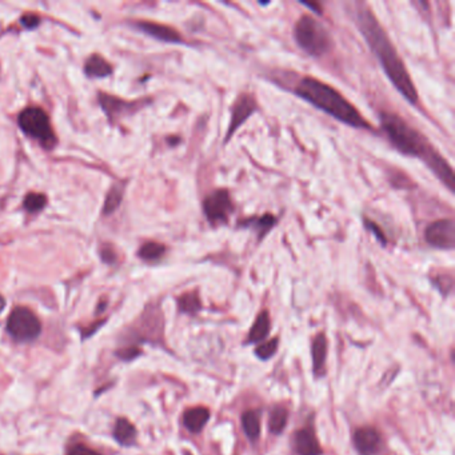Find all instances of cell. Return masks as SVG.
<instances>
[{
    "label": "cell",
    "mask_w": 455,
    "mask_h": 455,
    "mask_svg": "<svg viewBox=\"0 0 455 455\" xmlns=\"http://www.w3.org/2000/svg\"><path fill=\"white\" fill-rule=\"evenodd\" d=\"M357 24L369 44L371 51L378 58L383 71L390 79L394 87L402 94V96L412 105L418 103V92L412 83L410 74L395 50L389 35L379 24L375 15L368 7H361L357 11Z\"/></svg>",
    "instance_id": "cell-1"
},
{
    "label": "cell",
    "mask_w": 455,
    "mask_h": 455,
    "mask_svg": "<svg viewBox=\"0 0 455 455\" xmlns=\"http://www.w3.org/2000/svg\"><path fill=\"white\" fill-rule=\"evenodd\" d=\"M381 125L396 150L422 159L441 182H443L452 193L454 191V173L452 166L435 151L419 131L412 129L405 119L392 112H381Z\"/></svg>",
    "instance_id": "cell-2"
},
{
    "label": "cell",
    "mask_w": 455,
    "mask_h": 455,
    "mask_svg": "<svg viewBox=\"0 0 455 455\" xmlns=\"http://www.w3.org/2000/svg\"><path fill=\"white\" fill-rule=\"evenodd\" d=\"M295 92L306 102L331 115L337 120L354 129L371 130V125L363 118V115L334 87L328 86L315 78L306 76L298 83Z\"/></svg>",
    "instance_id": "cell-3"
},
{
    "label": "cell",
    "mask_w": 455,
    "mask_h": 455,
    "mask_svg": "<svg viewBox=\"0 0 455 455\" xmlns=\"http://www.w3.org/2000/svg\"><path fill=\"white\" fill-rule=\"evenodd\" d=\"M294 39L310 56H324L334 45L332 38L322 23L304 15L294 27Z\"/></svg>",
    "instance_id": "cell-4"
},
{
    "label": "cell",
    "mask_w": 455,
    "mask_h": 455,
    "mask_svg": "<svg viewBox=\"0 0 455 455\" xmlns=\"http://www.w3.org/2000/svg\"><path fill=\"white\" fill-rule=\"evenodd\" d=\"M6 330L17 342H32L42 334V322L34 311L18 306L8 315Z\"/></svg>",
    "instance_id": "cell-5"
},
{
    "label": "cell",
    "mask_w": 455,
    "mask_h": 455,
    "mask_svg": "<svg viewBox=\"0 0 455 455\" xmlns=\"http://www.w3.org/2000/svg\"><path fill=\"white\" fill-rule=\"evenodd\" d=\"M18 123L23 132L39 140L44 147L51 149L55 142V134L51 129L50 119L43 109L38 107H28L19 114Z\"/></svg>",
    "instance_id": "cell-6"
},
{
    "label": "cell",
    "mask_w": 455,
    "mask_h": 455,
    "mask_svg": "<svg viewBox=\"0 0 455 455\" xmlns=\"http://www.w3.org/2000/svg\"><path fill=\"white\" fill-rule=\"evenodd\" d=\"M203 211L213 226L227 223L234 211L230 193L227 190H215L211 193L203 202Z\"/></svg>",
    "instance_id": "cell-7"
},
{
    "label": "cell",
    "mask_w": 455,
    "mask_h": 455,
    "mask_svg": "<svg viewBox=\"0 0 455 455\" xmlns=\"http://www.w3.org/2000/svg\"><path fill=\"white\" fill-rule=\"evenodd\" d=\"M426 242L439 250H453L455 246V224L453 219H439L425 231Z\"/></svg>",
    "instance_id": "cell-8"
},
{
    "label": "cell",
    "mask_w": 455,
    "mask_h": 455,
    "mask_svg": "<svg viewBox=\"0 0 455 455\" xmlns=\"http://www.w3.org/2000/svg\"><path fill=\"white\" fill-rule=\"evenodd\" d=\"M257 109H258V105L253 95H250V94L239 95L237 102L233 106L231 120H230L229 130L226 135V142H229L233 138L235 131L238 130L239 127L257 111Z\"/></svg>",
    "instance_id": "cell-9"
},
{
    "label": "cell",
    "mask_w": 455,
    "mask_h": 455,
    "mask_svg": "<svg viewBox=\"0 0 455 455\" xmlns=\"http://www.w3.org/2000/svg\"><path fill=\"white\" fill-rule=\"evenodd\" d=\"M381 434L371 427H359L354 434V445L359 455H377L381 449Z\"/></svg>",
    "instance_id": "cell-10"
},
{
    "label": "cell",
    "mask_w": 455,
    "mask_h": 455,
    "mask_svg": "<svg viewBox=\"0 0 455 455\" xmlns=\"http://www.w3.org/2000/svg\"><path fill=\"white\" fill-rule=\"evenodd\" d=\"M294 450L298 455H321L322 447L315 436V433L310 427H304L294 434L293 439Z\"/></svg>",
    "instance_id": "cell-11"
},
{
    "label": "cell",
    "mask_w": 455,
    "mask_h": 455,
    "mask_svg": "<svg viewBox=\"0 0 455 455\" xmlns=\"http://www.w3.org/2000/svg\"><path fill=\"white\" fill-rule=\"evenodd\" d=\"M136 27L142 30L145 34L150 35L152 38L166 42V43H180L182 36L178 34L171 27L159 24L154 22H139L136 23Z\"/></svg>",
    "instance_id": "cell-12"
},
{
    "label": "cell",
    "mask_w": 455,
    "mask_h": 455,
    "mask_svg": "<svg viewBox=\"0 0 455 455\" xmlns=\"http://www.w3.org/2000/svg\"><path fill=\"white\" fill-rule=\"evenodd\" d=\"M210 416H211V414L206 408H202V406L191 408L183 414V425L186 426V429L189 432L199 434L207 425Z\"/></svg>",
    "instance_id": "cell-13"
},
{
    "label": "cell",
    "mask_w": 455,
    "mask_h": 455,
    "mask_svg": "<svg viewBox=\"0 0 455 455\" xmlns=\"http://www.w3.org/2000/svg\"><path fill=\"white\" fill-rule=\"evenodd\" d=\"M114 439L122 446H131L135 443L138 432L127 418H118L112 430Z\"/></svg>",
    "instance_id": "cell-14"
},
{
    "label": "cell",
    "mask_w": 455,
    "mask_h": 455,
    "mask_svg": "<svg viewBox=\"0 0 455 455\" xmlns=\"http://www.w3.org/2000/svg\"><path fill=\"white\" fill-rule=\"evenodd\" d=\"M271 328V322H270V315L268 311H262L260 315L257 317L254 325L251 326L250 332H248V342L250 343H258L260 341L266 339Z\"/></svg>",
    "instance_id": "cell-15"
},
{
    "label": "cell",
    "mask_w": 455,
    "mask_h": 455,
    "mask_svg": "<svg viewBox=\"0 0 455 455\" xmlns=\"http://www.w3.org/2000/svg\"><path fill=\"white\" fill-rule=\"evenodd\" d=\"M313 355V366L315 372H322L325 369L326 358H327V339L324 334L315 337L311 348Z\"/></svg>",
    "instance_id": "cell-16"
},
{
    "label": "cell",
    "mask_w": 455,
    "mask_h": 455,
    "mask_svg": "<svg viewBox=\"0 0 455 455\" xmlns=\"http://www.w3.org/2000/svg\"><path fill=\"white\" fill-rule=\"evenodd\" d=\"M87 76L106 78L112 72V67L100 55H92L85 65Z\"/></svg>",
    "instance_id": "cell-17"
},
{
    "label": "cell",
    "mask_w": 455,
    "mask_h": 455,
    "mask_svg": "<svg viewBox=\"0 0 455 455\" xmlns=\"http://www.w3.org/2000/svg\"><path fill=\"white\" fill-rule=\"evenodd\" d=\"M277 223V219L270 215V214H266L263 217L258 218H248V219H244L239 223L240 227H250V229H255L258 231V235L260 238H263Z\"/></svg>",
    "instance_id": "cell-18"
},
{
    "label": "cell",
    "mask_w": 455,
    "mask_h": 455,
    "mask_svg": "<svg viewBox=\"0 0 455 455\" xmlns=\"http://www.w3.org/2000/svg\"><path fill=\"white\" fill-rule=\"evenodd\" d=\"M242 427L246 436L255 442L260 435V412L254 410H248L242 415Z\"/></svg>",
    "instance_id": "cell-19"
},
{
    "label": "cell",
    "mask_w": 455,
    "mask_h": 455,
    "mask_svg": "<svg viewBox=\"0 0 455 455\" xmlns=\"http://www.w3.org/2000/svg\"><path fill=\"white\" fill-rule=\"evenodd\" d=\"M178 307H179L180 313H184V314H189V315H195L202 308V302H200L199 294L196 291L183 294L178 299Z\"/></svg>",
    "instance_id": "cell-20"
},
{
    "label": "cell",
    "mask_w": 455,
    "mask_h": 455,
    "mask_svg": "<svg viewBox=\"0 0 455 455\" xmlns=\"http://www.w3.org/2000/svg\"><path fill=\"white\" fill-rule=\"evenodd\" d=\"M287 421H288V412L282 406H275L270 412V418H268L270 432L275 435L282 434L287 426Z\"/></svg>",
    "instance_id": "cell-21"
},
{
    "label": "cell",
    "mask_w": 455,
    "mask_h": 455,
    "mask_svg": "<svg viewBox=\"0 0 455 455\" xmlns=\"http://www.w3.org/2000/svg\"><path fill=\"white\" fill-rule=\"evenodd\" d=\"M99 100H100L102 107L107 112L109 118H115V116L120 115L123 111H126V109H129V107H130V105H127L123 100L116 99V98H114L111 95L102 94L100 98H99Z\"/></svg>",
    "instance_id": "cell-22"
},
{
    "label": "cell",
    "mask_w": 455,
    "mask_h": 455,
    "mask_svg": "<svg viewBox=\"0 0 455 455\" xmlns=\"http://www.w3.org/2000/svg\"><path fill=\"white\" fill-rule=\"evenodd\" d=\"M165 253H166V247L163 244L156 242H149L143 244L142 248L139 250V257L147 262H155L160 260L165 255Z\"/></svg>",
    "instance_id": "cell-23"
},
{
    "label": "cell",
    "mask_w": 455,
    "mask_h": 455,
    "mask_svg": "<svg viewBox=\"0 0 455 455\" xmlns=\"http://www.w3.org/2000/svg\"><path fill=\"white\" fill-rule=\"evenodd\" d=\"M122 196H123V191H122V189L119 186H114L109 190L107 198H106V202H105V209H103V213L106 215H109L111 213H114L120 206Z\"/></svg>",
    "instance_id": "cell-24"
},
{
    "label": "cell",
    "mask_w": 455,
    "mask_h": 455,
    "mask_svg": "<svg viewBox=\"0 0 455 455\" xmlns=\"http://www.w3.org/2000/svg\"><path fill=\"white\" fill-rule=\"evenodd\" d=\"M47 203V198L44 194L31 193L24 198V209L30 213H38L43 210Z\"/></svg>",
    "instance_id": "cell-25"
},
{
    "label": "cell",
    "mask_w": 455,
    "mask_h": 455,
    "mask_svg": "<svg viewBox=\"0 0 455 455\" xmlns=\"http://www.w3.org/2000/svg\"><path fill=\"white\" fill-rule=\"evenodd\" d=\"M278 345H279V339L278 338H273V339H270L267 342H263L262 345H260V346L255 348V355L260 359H262V361H268L278 351Z\"/></svg>",
    "instance_id": "cell-26"
},
{
    "label": "cell",
    "mask_w": 455,
    "mask_h": 455,
    "mask_svg": "<svg viewBox=\"0 0 455 455\" xmlns=\"http://www.w3.org/2000/svg\"><path fill=\"white\" fill-rule=\"evenodd\" d=\"M65 455H102L83 442H72L67 446Z\"/></svg>",
    "instance_id": "cell-27"
},
{
    "label": "cell",
    "mask_w": 455,
    "mask_h": 455,
    "mask_svg": "<svg viewBox=\"0 0 455 455\" xmlns=\"http://www.w3.org/2000/svg\"><path fill=\"white\" fill-rule=\"evenodd\" d=\"M365 223H366V227L369 229L370 231L375 235V238L378 239L379 242H382L383 244H386L388 243V239H386V235H385V233L382 231V229L375 223V222H372V220H370V219H366L365 220Z\"/></svg>",
    "instance_id": "cell-28"
},
{
    "label": "cell",
    "mask_w": 455,
    "mask_h": 455,
    "mask_svg": "<svg viewBox=\"0 0 455 455\" xmlns=\"http://www.w3.org/2000/svg\"><path fill=\"white\" fill-rule=\"evenodd\" d=\"M139 354H140L139 348L135 346L123 347L116 352V355L123 361H131V359L136 358Z\"/></svg>",
    "instance_id": "cell-29"
},
{
    "label": "cell",
    "mask_w": 455,
    "mask_h": 455,
    "mask_svg": "<svg viewBox=\"0 0 455 455\" xmlns=\"http://www.w3.org/2000/svg\"><path fill=\"white\" fill-rule=\"evenodd\" d=\"M21 23H22L25 28H35V27L39 25L41 19H39V17H36L34 14H27V15H24L22 19H21Z\"/></svg>",
    "instance_id": "cell-30"
},
{
    "label": "cell",
    "mask_w": 455,
    "mask_h": 455,
    "mask_svg": "<svg viewBox=\"0 0 455 455\" xmlns=\"http://www.w3.org/2000/svg\"><path fill=\"white\" fill-rule=\"evenodd\" d=\"M100 257H102V260H105L106 263H114V262L116 260V254H115V251L112 250L111 246H107V244L102 248V251H100Z\"/></svg>",
    "instance_id": "cell-31"
},
{
    "label": "cell",
    "mask_w": 455,
    "mask_h": 455,
    "mask_svg": "<svg viewBox=\"0 0 455 455\" xmlns=\"http://www.w3.org/2000/svg\"><path fill=\"white\" fill-rule=\"evenodd\" d=\"M304 6H306V7H308V8H311L314 12H317L318 15H321L322 14V8H321V6L318 4V3H308V1H301Z\"/></svg>",
    "instance_id": "cell-32"
},
{
    "label": "cell",
    "mask_w": 455,
    "mask_h": 455,
    "mask_svg": "<svg viewBox=\"0 0 455 455\" xmlns=\"http://www.w3.org/2000/svg\"><path fill=\"white\" fill-rule=\"evenodd\" d=\"M4 307H6V299L3 295H0V313L4 310Z\"/></svg>",
    "instance_id": "cell-33"
}]
</instances>
